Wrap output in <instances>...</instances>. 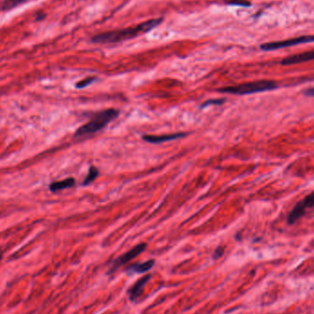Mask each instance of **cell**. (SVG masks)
I'll return each instance as SVG.
<instances>
[{
	"mask_svg": "<svg viewBox=\"0 0 314 314\" xmlns=\"http://www.w3.org/2000/svg\"><path fill=\"white\" fill-rule=\"evenodd\" d=\"M164 18H153L144 21L142 23L137 24L135 26L120 29V30H109L96 34L91 38V42L94 43H116V42H123L127 40L133 39L141 34L149 32L150 30H154L157 26H159L163 22Z\"/></svg>",
	"mask_w": 314,
	"mask_h": 314,
	"instance_id": "6da1fadb",
	"label": "cell"
},
{
	"mask_svg": "<svg viewBox=\"0 0 314 314\" xmlns=\"http://www.w3.org/2000/svg\"><path fill=\"white\" fill-rule=\"evenodd\" d=\"M119 111L115 108H108L95 114L89 122L82 125L76 131V137H84L103 130L112 120L119 117Z\"/></svg>",
	"mask_w": 314,
	"mask_h": 314,
	"instance_id": "7a4b0ae2",
	"label": "cell"
},
{
	"mask_svg": "<svg viewBox=\"0 0 314 314\" xmlns=\"http://www.w3.org/2000/svg\"><path fill=\"white\" fill-rule=\"evenodd\" d=\"M277 84L271 80H260L249 83H243L237 85V86H231V87H225L220 88L216 91L219 93H227L232 95H250L259 92L269 91L273 89H277Z\"/></svg>",
	"mask_w": 314,
	"mask_h": 314,
	"instance_id": "3957f363",
	"label": "cell"
},
{
	"mask_svg": "<svg viewBox=\"0 0 314 314\" xmlns=\"http://www.w3.org/2000/svg\"><path fill=\"white\" fill-rule=\"evenodd\" d=\"M313 42H314V35L302 36V37H297V38L284 40V41L267 42V43L262 44L260 48L263 51H275L278 49L291 47V46H296L299 44Z\"/></svg>",
	"mask_w": 314,
	"mask_h": 314,
	"instance_id": "277c9868",
	"label": "cell"
},
{
	"mask_svg": "<svg viewBox=\"0 0 314 314\" xmlns=\"http://www.w3.org/2000/svg\"><path fill=\"white\" fill-rule=\"evenodd\" d=\"M314 206V192L311 193L310 195L305 197L302 202H299L293 209L291 210V213L289 214L288 217V223L289 224H294L298 219L302 218L306 209L309 208H313Z\"/></svg>",
	"mask_w": 314,
	"mask_h": 314,
	"instance_id": "5b68a950",
	"label": "cell"
},
{
	"mask_svg": "<svg viewBox=\"0 0 314 314\" xmlns=\"http://www.w3.org/2000/svg\"><path fill=\"white\" fill-rule=\"evenodd\" d=\"M146 246H147L146 243H139L138 245H136L135 247H133L132 249H130V251H128L127 253H125L123 255H120L119 257H118L116 260L113 262L112 266L110 267L108 273L115 272L120 266L124 265V264L128 263V262H130V260H132L133 258H135V257L140 255V254H142V252L146 249Z\"/></svg>",
	"mask_w": 314,
	"mask_h": 314,
	"instance_id": "8992f818",
	"label": "cell"
},
{
	"mask_svg": "<svg viewBox=\"0 0 314 314\" xmlns=\"http://www.w3.org/2000/svg\"><path fill=\"white\" fill-rule=\"evenodd\" d=\"M313 60H314V50L286 57L281 61V65H297V64H301V63L309 62V61H313Z\"/></svg>",
	"mask_w": 314,
	"mask_h": 314,
	"instance_id": "52a82bcc",
	"label": "cell"
},
{
	"mask_svg": "<svg viewBox=\"0 0 314 314\" xmlns=\"http://www.w3.org/2000/svg\"><path fill=\"white\" fill-rule=\"evenodd\" d=\"M187 136L186 132H177L172 134H166V135H144L142 136V140L150 143H162V142H169L178 140L180 138Z\"/></svg>",
	"mask_w": 314,
	"mask_h": 314,
	"instance_id": "ba28073f",
	"label": "cell"
},
{
	"mask_svg": "<svg viewBox=\"0 0 314 314\" xmlns=\"http://www.w3.org/2000/svg\"><path fill=\"white\" fill-rule=\"evenodd\" d=\"M151 277H152L151 275L143 276L142 278L138 279L136 282L132 285V287L128 291L130 301H136L137 299L142 295V290L145 287V285L148 283Z\"/></svg>",
	"mask_w": 314,
	"mask_h": 314,
	"instance_id": "9c48e42d",
	"label": "cell"
},
{
	"mask_svg": "<svg viewBox=\"0 0 314 314\" xmlns=\"http://www.w3.org/2000/svg\"><path fill=\"white\" fill-rule=\"evenodd\" d=\"M76 185V180L75 178H68L65 180H61V181H56L49 186V189L53 192L60 191V190H66V189H70L75 187Z\"/></svg>",
	"mask_w": 314,
	"mask_h": 314,
	"instance_id": "30bf717a",
	"label": "cell"
},
{
	"mask_svg": "<svg viewBox=\"0 0 314 314\" xmlns=\"http://www.w3.org/2000/svg\"><path fill=\"white\" fill-rule=\"evenodd\" d=\"M154 259H151V260L146 261V262H143L141 264H135V265H132L128 268V272L136 273V274H142V273H145L149 271L150 269H152L154 266Z\"/></svg>",
	"mask_w": 314,
	"mask_h": 314,
	"instance_id": "8fae6325",
	"label": "cell"
},
{
	"mask_svg": "<svg viewBox=\"0 0 314 314\" xmlns=\"http://www.w3.org/2000/svg\"><path fill=\"white\" fill-rule=\"evenodd\" d=\"M28 1L29 0H4L2 2V4L0 5V9L1 10H9V9H12L16 6L24 4Z\"/></svg>",
	"mask_w": 314,
	"mask_h": 314,
	"instance_id": "7c38bea8",
	"label": "cell"
},
{
	"mask_svg": "<svg viewBox=\"0 0 314 314\" xmlns=\"http://www.w3.org/2000/svg\"><path fill=\"white\" fill-rule=\"evenodd\" d=\"M98 176H99V170L96 168L95 166H91L89 168L88 176L86 177L85 180H84V186H89V184H91L95 180L96 178H98Z\"/></svg>",
	"mask_w": 314,
	"mask_h": 314,
	"instance_id": "4fadbf2b",
	"label": "cell"
},
{
	"mask_svg": "<svg viewBox=\"0 0 314 314\" xmlns=\"http://www.w3.org/2000/svg\"><path fill=\"white\" fill-rule=\"evenodd\" d=\"M96 80H97V77H87V78H85V79H83V80H81V81L77 82V85H76V87H77V89H85V88L89 87V85H91V84L94 83Z\"/></svg>",
	"mask_w": 314,
	"mask_h": 314,
	"instance_id": "5bb4252c",
	"label": "cell"
},
{
	"mask_svg": "<svg viewBox=\"0 0 314 314\" xmlns=\"http://www.w3.org/2000/svg\"><path fill=\"white\" fill-rule=\"evenodd\" d=\"M226 4L231 6H251V3L247 0H223Z\"/></svg>",
	"mask_w": 314,
	"mask_h": 314,
	"instance_id": "9a60e30c",
	"label": "cell"
},
{
	"mask_svg": "<svg viewBox=\"0 0 314 314\" xmlns=\"http://www.w3.org/2000/svg\"><path fill=\"white\" fill-rule=\"evenodd\" d=\"M224 100H221V99H219V100H210V101H208L203 104V107H206L208 105H211V104H213V105H220V104H222V103H224Z\"/></svg>",
	"mask_w": 314,
	"mask_h": 314,
	"instance_id": "2e32d148",
	"label": "cell"
},
{
	"mask_svg": "<svg viewBox=\"0 0 314 314\" xmlns=\"http://www.w3.org/2000/svg\"><path fill=\"white\" fill-rule=\"evenodd\" d=\"M223 252H224V250L222 247H218L216 251L214 252L213 258L214 259H216V258H219L220 257L221 255H223Z\"/></svg>",
	"mask_w": 314,
	"mask_h": 314,
	"instance_id": "e0dca14e",
	"label": "cell"
},
{
	"mask_svg": "<svg viewBox=\"0 0 314 314\" xmlns=\"http://www.w3.org/2000/svg\"><path fill=\"white\" fill-rule=\"evenodd\" d=\"M304 95L307 96V97H314V87L311 88V89H306L304 91Z\"/></svg>",
	"mask_w": 314,
	"mask_h": 314,
	"instance_id": "ac0fdd59",
	"label": "cell"
},
{
	"mask_svg": "<svg viewBox=\"0 0 314 314\" xmlns=\"http://www.w3.org/2000/svg\"><path fill=\"white\" fill-rule=\"evenodd\" d=\"M1 259H2V254L0 253V260H1Z\"/></svg>",
	"mask_w": 314,
	"mask_h": 314,
	"instance_id": "d6986e66",
	"label": "cell"
}]
</instances>
